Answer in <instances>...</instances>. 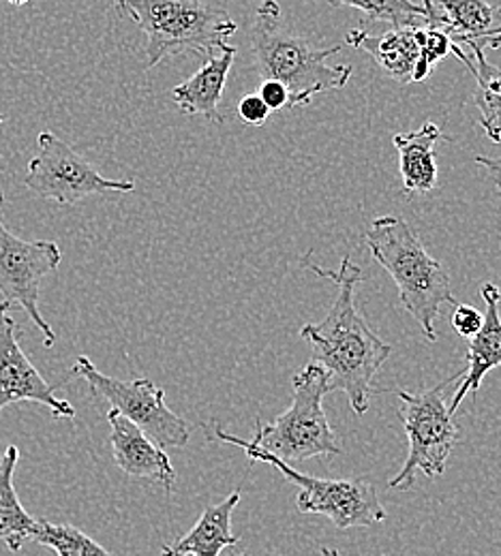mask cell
I'll return each mask as SVG.
<instances>
[{
    "instance_id": "1",
    "label": "cell",
    "mask_w": 501,
    "mask_h": 556,
    "mask_svg": "<svg viewBox=\"0 0 501 556\" xmlns=\"http://www.w3.org/2000/svg\"><path fill=\"white\" fill-rule=\"evenodd\" d=\"M302 264L317 277L335 282L337 295L324 321L302 326L300 337L309 341L315 362L326 370L330 392H343L354 414L364 416L371 405V394L375 392L373 379L392 353V348L371 330L356 308L354 291L364 275L350 255L341 260L337 273L322 270L311 262V253Z\"/></svg>"
},
{
    "instance_id": "2",
    "label": "cell",
    "mask_w": 501,
    "mask_h": 556,
    "mask_svg": "<svg viewBox=\"0 0 501 556\" xmlns=\"http://www.w3.org/2000/svg\"><path fill=\"white\" fill-rule=\"evenodd\" d=\"M362 242L371 257L392 277L403 308L421 324L430 343L437 341L435 319L443 304L456 306L446 268L433 260L418 233L401 216H377Z\"/></svg>"
},
{
    "instance_id": "3",
    "label": "cell",
    "mask_w": 501,
    "mask_h": 556,
    "mask_svg": "<svg viewBox=\"0 0 501 556\" xmlns=\"http://www.w3.org/2000/svg\"><path fill=\"white\" fill-rule=\"evenodd\" d=\"M251 46L260 75L286 86L289 110L311 103L320 92L341 90L354 73L350 65L326 63L341 52V46L320 50L306 39L287 33L281 26V7L277 0H264L260 4L251 28Z\"/></svg>"
},
{
    "instance_id": "4",
    "label": "cell",
    "mask_w": 501,
    "mask_h": 556,
    "mask_svg": "<svg viewBox=\"0 0 501 556\" xmlns=\"http://www.w3.org/2000/svg\"><path fill=\"white\" fill-rule=\"evenodd\" d=\"M116 9L146 35L143 70L189 52L209 59L225 50L236 33V22L227 11L202 4V0H116Z\"/></svg>"
},
{
    "instance_id": "5",
    "label": "cell",
    "mask_w": 501,
    "mask_h": 556,
    "mask_svg": "<svg viewBox=\"0 0 501 556\" xmlns=\"http://www.w3.org/2000/svg\"><path fill=\"white\" fill-rule=\"evenodd\" d=\"M291 386V407L273 424L258 421L251 443L287 465L317 456H339L341 445L324 414V396L330 394L326 370L317 362H311L293 375Z\"/></svg>"
},
{
    "instance_id": "6",
    "label": "cell",
    "mask_w": 501,
    "mask_h": 556,
    "mask_svg": "<svg viewBox=\"0 0 501 556\" xmlns=\"http://www.w3.org/2000/svg\"><path fill=\"white\" fill-rule=\"evenodd\" d=\"M209 441H218V443H229L240 450L253 460V463H266L275 469L281 471V476L287 478L298 492L296 509L300 514H322L330 518V522L337 529H354V527H373L377 522H384L388 518L377 490L368 482L362 480H320L304 476L296 471L291 465L279 460L277 456L260 450L251 441H245L240 437H234L225 432L218 424H206L204 426Z\"/></svg>"
},
{
    "instance_id": "7",
    "label": "cell",
    "mask_w": 501,
    "mask_h": 556,
    "mask_svg": "<svg viewBox=\"0 0 501 556\" xmlns=\"http://www.w3.org/2000/svg\"><path fill=\"white\" fill-rule=\"evenodd\" d=\"M467 368L443 379L425 392L408 390H384L399 396V417L403 421L410 450L403 469L388 482L392 490H410L416 484V473L423 471L427 478H437L446 471V463L461 439V430L450 414L446 390L463 379Z\"/></svg>"
},
{
    "instance_id": "8",
    "label": "cell",
    "mask_w": 501,
    "mask_h": 556,
    "mask_svg": "<svg viewBox=\"0 0 501 556\" xmlns=\"http://www.w3.org/2000/svg\"><path fill=\"white\" fill-rule=\"evenodd\" d=\"M72 377H82L92 396L110 403L112 409L136 424L161 450L185 447L189 443L187 421L165 405V392L154 381L108 377L86 355L75 359Z\"/></svg>"
},
{
    "instance_id": "9",
    "label": "cell",
    "mask_w": 501,
    "mask_h": 556,
    "mask_svg": "<svg viewBox=\"0 0 501 556\" xmlns=\"http://www.w3.org/2000/svg\"><path fill=\"white\" fill-rule=\"evenodd\" d=\"M39 152L30 159L24 185L43 200L70 206L92 195L131 193V180L103 178L84 156H79L67 141L50 131L37 138Z\"/></svg>"
},
{
    "instance_id": "10",
    "label": "cell",
    "mask_w": 501,
    "mask_h": 556,
    "mask_svg": "<svg viewBox=\"0 0 501 556\" xmlns=\"http://www.w3.org/2000/svg\"><path fill=\"white\" fill-rule=\"evenodd\" d=\"M0 189V295L4 302L20 304L43 334V345L54 348L57 334L39 311V287L43 277L57 273L63 260L61 247L50 240H22L2 223Z\"/></svg>"
},
{
    "instance_id": "11",
    "label": "cell",
    "mask_w": 501,
    "mask_h": 556,
    "mask_svg": "<svg viewBox=\"0 0 501 556\" xmlns=\"http://www.w3.org/2000/svg\"><path fill=\"white\" fill-rule=\"evenodd\" d=\"M17 324L11 317V304L0 302V414L15 403H37L57 417L72 419L75 409L67 401L57 399L59 386L48 383L20 348Z\"/></svg>"
},
{
    "instance_id": "12",
    "label": "cell",
    "mask_w": 501,
    "mask_h": 556,
    "mask_svg": "<svg viewBox=\"0 0 501 556\" xmlns=\"http://www.w3.org/2000/svg\"><path fill=\"white\" fill-rule=\"evenodd\" d=\"M108 421L112 428L110 443L114 460L121 471L138 480L161 484L167 492H172L176 486V471L165 450H161L152 439L146 437V432L127 417L121 416L116 409L108 412Z\"/></svg>"
},
{
    "instance_id": "13",
    "label": "cell",
    "mask_w": 501,
    "mask_h": 556,
    "mask_svg": "<svg viewBox=\"0 0 501 556\" xmlns=\"http://www.w3.org/2000/svg\"><path fill=\"white\" fill-rule=\"evenodd\" d=\"M480 295L485 300V315L480 332L467 341V370L456 386V392L450 401V414L454 416L467 392L478 394L483 379L501 366V291L496 282H483Z\"/></svg>"
},
{
    "instance_id": "14",
    "label": "cell",
    "mask_w": 501,
    "mask_h": 556,
    "mask_svg": "<svg viewBox=\"0 0 501 556\" xmlns=\"http://www.w3.org/2000/svg\"><path fill=\"white\" fill-rule=\"evenodd\" d=\"M443 15V33L456 46L480 50L501 48V9L489 0H437Z\"/></svg>"
},
{
    "instance_id": "15",
    "label": "cell",
    "mask_w": 501,
    "mask_h": 556,
    "mask_svg": "<svg viewBox=\"0 0 501 556\" xmlns=\"http://www.w3.org/2000/svg\"><path fill=\"white\" fill-rule=\"evenodd\" d=\"M236 48L227 46L218 54L204 61L202 70L193 73L187 81L172 88L174 103L189 116H204L216 125H223V114L218 110L227 73L234 65Z\"/></svg>"
},
{
    "instance_id": "16",
    "label": "cell",
    "mask_w": 501,
    "mask_h": 556,
    "mask_svg": "<svg viewBox=\"0 0 501 556\" xmlns=\"http://www.w3.org/2000/svg\"><path fill=\"white\" fill-rule=\"evenodd\" d=\"M418 28H390L384 35H371L362 28L350 30L348 46L366 52L381 70L399 84H412L414 70L421 59Z\"/></svg>"
},
{
    "instance_id": "17",
    "label": "cell",
    "mask_w": 501,
    "mask_h": 556,
    "mask_svg": "<svg viewBox=\"0 0 501 556\" xmlns=\"http://www.w3.org/2000/svg\"><path fill=\"white\" fill-rule=\"evenodd\" d=\"M240 503V490L231 492L223 503L204 509L196 527L176 544L163 546L161 556H218L221 551L240 542L231 533V514Z\"/></svg>"
},
{
    "instance_id": "18",
    "label": "cell",
    "mask_w": 501,
    "mask_h": 556,
    "mask_svg": "<svg viewBox=\"0 0 501 556\" xmlns=\"http://www.w3.org/2000/svg\"><path fill=\"white\" fill-rule=\"evenodd\" d=\"M448 139L435 123H425L418 131L394 136V148L399 150V169L405 187V195L430 193L437 187V163L435 146Z\"/></svg>"
},
{
    "instance_id": "19",
    "label": "cell",
    "mask_w": 501,
    "mask_h": 556,
    "mask_svg": "<svg viewBox=\"0 0 501 556\" xmlns=\"http://www.w3.org/2000/svg\"><path fill=\"white\" fill-rule=\"evenodd\" d=\"M20 460V450L9 445L0 458V542L7 544L11 553H20L26 542H30L37 518H33L20 503L15 492L13 476Z\"/></svg>"
},
{
    "instance_id": "20",
    "label": "cell",
    "mask_w": 501,
    "mask_h": 556,
    "mask_svg": "<svg viewBox=\"0 0 501 556\" xmlns=\"http://www.w3.org/2000/svg\"><path fill=\"white\" fill-rule=\"evenodd\" d=\"M469 50L474 52V59H467L463 50L452 43L454 56L476 77L474 103L480 112V125L487 138L501 143V67L489 63L485 50L478 46H469Z\"/></svg>"
},
{
    "instance_id": "21",
    "label": "cell",
    "mask_w": 501,
    "mask_h": 556,
    "mask_svg": "<svg viewBox=\"0 0 501 556\" xmlns=\"http://www.w3.org/2000/svg\"><path fill=\"white\" fill-rule=\"evenodd\" d=\"M333 7H350L368 15V20L388 22L392 28L429 26V13L412 0H326Z\"/></svg>"
},
{
    "instance_id": "22",
    "label": "cell",
    "mask_w": 501,
    "mask_h": 556,
    "mask_svg": "<svg viewBox=\"0 0 501 556\" xmlns=\"http://www.w3.org/2000/svg\"><path fill=\"white\" fill-rule=\"evenodd\" d=\"M30 542L54 551L57 556H112L72 525H54L48 520H37Z\"/></svg>"
},
{
    "instance_id": "23",
    "label": "cell",
    "mask_w": 501,
    "mask_h": 556,
    "mask_svg": "<svg viewBox=\"0 0 501 556\" xmlns=\"http://www.w3.org/2000/svg\"><path fill=\"white\" fill-rule=\"evenodd\" d=\"M421 43V59L414 70V81H425L439 61L452 52V41L441 28L423 26L416 30Z\"/></svg>"
},
{
    "instance_id": "24",
    "label": "cell",
    "mask_w": 501,
    "mask_h": 556,
    "mask_svg": "<svg viewBox=\"0 0 501 556\" xmlns=\"http://www.w3.org/2000/svg\"><path fill=\"white\" fill-rule=\"evenodd\" d=\"M452 326L456 330L459 337H463L465 341L474 339L480 328H483V313L476 311L469 304H456L454 313H452Z\"/></svg>"
},
{
    "instance_id": "25",
    "label": "cell",
    "mask_w": 501,
    "mask_h": 556,
    "mask_svg": "<svg viewBox=\"0 0 501 556\" xmlns=\"http://www.w3.org/2000/svg\"><path fill=\"white\" fill-rule=\"evenodd\" d=\"M271 114H273V112L266 108V103L260 99L258 92L247 94V97L240 99V103H238V116H240V121L247 123V125H251V127H262V125L268 121Z\"/></svg>"
},
{
    "instance_id": "26",
    "label": "cell",
    "mask_w": 501,
    "mask_h": 556,
    "mask_svg": "<svg viewBox=\"0 0 501 556\" xmlns=\"http://www.w3.org/2000/svg\"><path fill=\"white\" fill-rule=\"evenodd\" d=\"M260 99L266 103V108L271 112H279L289 105V94H287L286 86H281L279 81L273 79H264L260 90H258Z\"/></svg>"
},
{
    "instance_id": "27",
    "label": "cell",
    "mask_w": 501,
    "mask_h": 556,
    "mask_svg": "<svg viewBox=\"0 0 501 556\" xmlns=\"http://www.w3.org/2000/svg\"><path fill=\"white\" fill-rule=\"evenodd\" d=\"M476 163H478V165H483V167L489 172L491 180L496 182V187H498V191L501 193V159H491V156H476Z\"/></svg>"
},
{
    "instance_id": "28",
    "label": "cell",
    "mask_w": 501,
    "mask_h": 556,
    "mask_svg": "<svg viewBox=\"0 0 501 556\" xmlns=\"http://www.w3.org/2000/svg\"><path fill=\"white\" fill-rule=\"evenodd\" d=\"M423 9L429 13V28H443V15L439 9H435L433 0H423Z\"/></svg>"
},
{
    "instance_id": "29",
    "label": "cell",
    "mask_w": 501,
    "mask_h": 556,
    "mask_svg": "<svg viewBox=\"0 0 501 556\" xmlns=\"http://www.w3.org/2000/svg\"><path fill=\"white\" fill-rule=\"evenodd\" d=\"M320 556H341V555H339V553H337V551H335V548H322V551H320Z\"/></svg>"
},
{
    "instance_id": "30",
    "label": "cell",
    "mask_w": 501,
    "mask_h": 556,
    "mask_svg": "<svg viewBox=\"0 0 501 556\" xmlns=\"http://www.w3.org/2000/svg\"><path fill=\"white\" fill-rule=\"evenodd\" d=\"M13 7H24L28 0H9Z\"/></svg>"
},
{
    "instance_id": "31",
    "label": "cell",
    "mask_w": 501,
    "mask_h": 556,
    "mask_svg": "<svg viewBox=\"0 0 501 556\" xmlns=\"http://www.w3.org/2000/svg\"><path fill=\"white\" fill-rule=\"evenodd\" d=\"M2 123H4V116H2V114H0V125H2Z\"/></svg>"
},
{
    "instance_id": "32",
    "label": "cell",
    "mask_w": 501,
    "mask_h": 556,
    "mask_svg": "<svg viewBox=\"0 0 501 556\" xmlns=\"http://www.w3.org/2000/svg\"><path fill=\"white\" fill-rule=\"evenodd\" d=\"M238 556H253V555H238Z\"/></svg>"
}]
</instances>
